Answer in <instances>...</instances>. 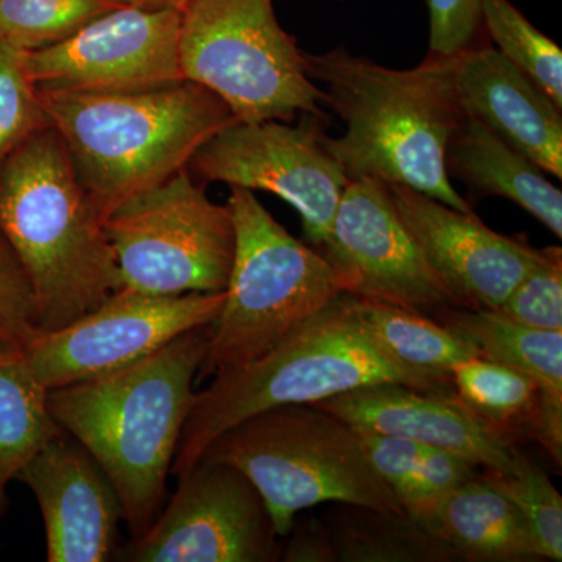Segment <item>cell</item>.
Instances as JSON below:
<instances>
[{
  "label": "cell",
  "mask_w": 562,
  "mask_h": 562,
  "mask_svg": "<svg viewBox=\"0 0 562 562\" xmlns=\"http://www.w3.org/2000/svg\"><path fill=\"white\" fill-rule=\"evenodd\" d=\"M211 325L120 371L49 391L52 417L109 476L132 538L149 530L161 512Z\"/></svg>",
  "instance_id": "obj_1"
},
{
  "label": "cell",
  "mask_w": 562,
  "mask_h": 562,
  "mask_svg": "<svg viewBox=\"0 0 562 562\" xmlns=\"http://www.w3.org/2000/svg\"><path fill=\"white\" fill-rule=\"evenodd\" d=\"M313 80L346 124L325 139L350 180L412 188L454 210L472 211L447 169L450 139L465 120L449 57L430 55L413 69H390L346 50L306 54Z\"/></svg>",
  "instance_id": "obj_2"
},
{
  "label": "cell",
  "mask_w": 562,
  "mask_h": 562,
  "mask_svg": "<svg viewBox=\"0 0 562 562\" xmlns=\"http://www.w3.org/2000/svg\"><path fill=\"white\" fill-rule=\"evenodd\" d=\"M0 235L31 280L43 333L60 330L121 290L101 214L52 127L0 162Z\"/></svg>",
  "instance_id": "obj_3"
},
{
  "label": "cell",
  "mask_w": 562,
  "mask_h": 562,
  "mask_svg": "<svg viewBox=\"0 0 562 562\" xmlns=\"http://www.w3.org/2000/svg\"><path fill=\"white\" fill-rule=\"evenodd\" d=\"M38 94L102 221L190 169L203 144L236 122L227 103L188 80L146 91Z\"/></svg>",
  "instance_id": "obj_4"
},
{
  "label": "cell",
  "mask_w": 562,
  "mask_h": 562,
  "mask_svg": "<svg viewBox=\"0 0 562 562\" xmlns=\"http://www.w3.org/2000/svg\"><path fill=\"white\" fill-rule=\"evenodd\" d=\"M214 376L192 402L172 462L176 476L190 471L222 432L276 406L321 403L379 383L453 390L452 380L412 371L384 355L355 316L349 292L303 322L262 357Z\"/></svg>",
  "instance_id": "obj_5"
},
{
  "label": "cell",
  "mask_w": 562,
  "mask_h": 562,
  "mask_svg": "<svg viewBox=\"0 0 562 562\" xmlns=\"http://www.w3.org/2000/svg\"><path fill=\"white\" fill-rule=\"evenodd\" d=\"M202 458L232 465L250 480L277 536L290 535L294 517L321 503L405 513L373 471L358 432L316 403L254 414L217 436Z\"/></svg>",
  "instance_id": "obj_6"
},
{
  "label": "cell",
  "mask_w": 562,
  "mask_h": 562,
  "mask_svg": "<svg viewBox=\"0 0 562 562\" xmlns=\"http://www.w3.org/2000/svg\"><path fill=\"white\" fill-rule=\"evenodd\" d=\"M235 258L198 379L241 368L353 290L349 273L273 220L254 191L231 187Z\"/></svg>",
  "instance_id": "obj_7"
},
{
  "label": "cell",
  "mask_w": 562,
  "mask_h": 562,
  "mask_svg": "<svg viewBox=\"0 0 562 562\" xmlns=\"http://www.w3.org/2000/svg\"><path fill=\"white\" fill-rule=\"evenodd\" d=\"M179 54L183 79L216 94L238 122L325 120L327 95L272 0H195L181 14Z\"/></svg>",
  "instance_id": "obj_8"
},
{
  "label": "cell",
  "mask_w": 562,
  "mask_h": 562,
  "mask_svg": "<svg viewBox=\"0 0 562 562\" xmlns=\"http://www.w3.org/2000/svg\"><path fill=\"white\" fill-rule=\"evenodd\" d=\"M103 231L116 255L121 290H227L236 246L232 211L211 201L190 169L122 203L105 217Z\"/></svg>",
  "instance_id": "obj_9"
},
{
  "label": "cell",
  "mask_w": 562,
  "mask_h": 562,
  "mask_svg": "<svg viewBox=\"0 0 562 562\" xmlns=\"http://www.w3.org/2000/svg\"><path fill=\"white\" fill-rule=\"evenodd\" d=\"M321 121L303 114L297 125L233 122L203 144L190 168L206 181L279 195L297 210L306 238L322 251L350 179L328 150Z\"/></svg>",
  "instance_id": "obj_10"
},
{
  "label": "cell",
  "mask_w": 562,
  "mask_h": 562,
  "mask_svg": "<svg viewBox=\"0 0 562 562\" xmlns=\"http://www.w3.org/2000/svg\"><path fill=\"white\" fill-rule=\"evenodd\" d=\"M225 291L150 295L120 290L60 330L41 333L25 360L47 390L120 371L220 316Z\"/></svg>",
  "instance_id": "obj_11"
},
{
  "label": "cell",
  "mask_w": 562,
  "mask_h": 562,
  "mask_svg": "<svg viewBox=\"0 0 562 562\" xmlns=\"http://www.w3.org/2000/svg\"><path fill=\"white\" fill-rule=\"evenodd\" d=\"M149 530L120 546L127 562H269L277 532L260 492L224 462L199 460Z\"/></svg>",
  "instance_id": "obj_12"
},
{
  "label": "cell",
  "mask_w": 562,
  "mask_h": 562,
  "mask_svg": "<svg viewBox=\"0 0 562 562\" xmlns=\"http://www.w3.org/2000/svg\"><path fill=\"white\" fill-rule=\"evenodd\" d=\"M181 14L120 7L68 38L25 52V69L40 91L133 92L183 81Z\"/></svg>",
  "instance_id": "obj_13"
},
{
  "label": "cell",
  "mask_w": 562,
  "mask_h": 562,
  "mask_svg": "<svg viewBox=\"0 0 562 562\" xmlns=\"http://www.w3.org/2000/svg\"><path fill=\"white\" fill-rule=\"evenodd\" d=\"M322 254L349 273L355 297L436 321L450 310L464 308L428 265L383 181H349Z\"/></svg>",
  "instance_id": "obj_14"
},
{
  "label": "cell",
  "mask_w": 562,
  "mask_h": 562,
  "mask_svg": "<svg viewBox=\"0 0 562 562\" xmlns=\"http://www.w3.org/2000/svg\"><path fill=\"white\" fill-rule=\"evenodd\" d=\"M387 188L428 265L464 308H501L541 258V250L491 231L472 211L401 184Z\"/></svg>",
  "instance_id": "obj_15"
},
{
  "label": "cell",
  "mask_w": 562,
  "mask_h": 562,
  "mask_svg": "<svg viewBox=\"0 0 562 562\" xmlns=\"http://www.w3.org/2000/svg\"><path fill=\"white\" fill-rule=\"evenodd\" d=\"M38 502L47 561L106 562L120 549L124 508L98 461L68 432L47 442L18 475Z\"/></svg>",
  "instance_id": "obj_16"
},
{
  "label": "cell",
  "mask_w": 562,
  "mask_h": 562,
  "mask_svg": "<svg viewBox=\"0 0 562 562\" xmlns=\"http://www.w3.org/2000/svg\"><path fill=\"white\" fill-rule=\"evenodd\" d=\"M316 405L357 431L395 436L447 450L487 471L512 469V443L502 441L464 408L453 390L424 391L379 383Z\"/></svg>",
  "instance_id": "obj_17"
},
{
  "label": "cell",
  "mask_w": 562,
  "mask_h": 562,
  "mask_svg": "<svg viewBox=\"0 0 562 562\" xmlns=\"http://www.w3.org/2000/svg\"><path fill=\"white\" fill-rule=\"evenodd\" d=\"M449 58L465 116L482 121L543 172L562 179L560 106L497 49L471 46Z\"/></svg>",
  "instance_id": "obj_18"
},
{
  "label": "cell",
  "mask_w": 562,
  "mask_h": 562,
  "mask_svg": "<svg viewBox=\"0 0 562 562\" xmlns=\"http://www.w3.org/2000/svg\"><path fill=\"white\" fill-rule=\"evenodd\" d=\"M442 324L479 347L482 357L522 372L541 392L535 439L562 462V331L538 330L492 310L454 308Z\"/></svg>",
  "instance_id": "obj_19"
},
{
  "label": "cell",
  "mask_w": 562,
  "mask_h": 562,
  "mask_svg": "<svg viewBox=\"0 0 562 562\" xmlns=\"http://www.w3.org/2000/svg\"><path fill=\"white\" fill-rule=\"evenodd\" d=\"M416 522L464 560H542L522 513L483 472L454 487Z\"/></svg>",
  "instance_id": "obj_20"
},
{
  "label": "cell",
  "mask_w": 562,
  "mask_h": 562,
  "mask_svg": "<svg viewBox=\"0 0 562 562\" xmlns=\"http://www.w3.org/2000/svg\"><path fill=\"white\" fill-rule=\"evenodd\" d=\"M447 169L482 195L509 199L562 238V192L522 151L465 116L447 149Z\"/></svg>",
  "instance_id": "obj_21"
},
{
  "label": "cell",
  "mask_w": 562,
  "mask_h": 562,
  "mask_svg": "<svg viewBox=\"0 0 562 562\" xmlns=\"http://www.w3.org/2000/svg\"><path fill=\"white\" fill-rule=\"evenodd\" d=\"M357 432L373 471L414 520H419L449 492L482 469L458 454L409 439Z\"/></svg>",
  "instance_id": "obj_22"
},
{
  "label": "cell",
  "mask_w": 562,
  "mask_h": 562,
  "mask_svg": "<svg viewBox=\"0 0 562 562\" xmlns=\"http://www.w3.org/2000/svg\"><path fill=\"white\" fill-rule=\"evenodd\" d=\"M353 312L379 349L412 371L452 380L458 366L482 357L471 339L424 314L355 295Z\"/></svg>",
  "instance_id": "obj_23"
},
{
  "label": "cell",
  "mask_w": 562,
  "mask_h": 562,
  "mask_svg": "<svg viewBox=\"0 0 562 562\" xmlns=\"http://www.w3.org/2000/svg\"><path fill=\"white\" fill-rule=\"evenodd\" d=\"M52 417L49 390L36 379L25 355L0 360V520L9 509L7 487L36 453L60 436Z\"/></svg>",
  "instance_id": "obj_24"
},
{
  "label": "cell",
  "mask_w": 562,
  "mask_h": 562,
  "mask_svg": "<svg viewBox=\"0 0 562 562\" xmlns=\"http://www.w3.org/2000/svg\"><path fill=\"white\" fill-rule=\"evenodd\" d=\"M452 384L461 405L502 441L513 446L519 435L535 439L541 392L522 372L476 357L454 369Z\"/></svg>",
  "instance_id": "obj_25"
},
{
  "label": "cell",
  "mask_w": 562,
  "mask_h": 562,
  "mask_svg": "<svg viewBox=\"0 0 562 562\" xmlns=\"http://www.w3.org/2000/svg\"><path fill=\"white\" fill-rule=\"evenodd\" d=\"M330 530L338 561L442 562L458 560L449 546L436 539L405 513L376 512L346 505Z\"/></svg>",
  "instance_id": "obj_26"
},
{
  "label": "cell",
  "mask_w": 562,
  "mask_h": 562,
  "mask_svg": "<svg viewBox=\"0 0 562 562\" xmlns=\"http://www.w3.org/2000/svg\"><path fill=\"white\" fill-rule=\"evenodd\" d=\"M482 22L498 52L562 109V52L509 0H480Z\"/></svg>",
  "instance_id": "obj_27"
},
{
  "label": "cell",
  "mask_w": 562,
  "mask_h": 562,
  "mask_svg": "<svg viewBox=\"0 0 562 562\" xmlns=\"http://www.w3.org/2000/svg\"><path fill=\"white\" fill-rule=\"evenodd\" d=\"M122 0H0V44L32 52L60 43Z\"/></svg>",
  "instance_id": "obj_28"
},
{
  "label": "cell",
  "mask_w": 562,
  "mask_h": 562,
  "mask_svg": "<svg viewBox=\"0 0 562 562\" xmlns=\"http://www.w3.org/2000/svg\"><path fill=\"white\" fill-rule=\"evenodd\" d=\"M483 475L522 513L535 536L542 560H562V497L538 464L513 450L512 469Z\"/></svg>",
  "instance_id": "obj_29"
},
{
  "label": "cell",
  "mask_w": 562,
  "mask_h": 562,
  "mask_svg": "<svg viewBox=\"0 0 562 562\" xmlns=\"http://www.w3.org/2000/svg\"><path fill=\"white\" fill-rule=\"evenodd\" d=\"M50 127L25 52L0 44V162L32 135Z\"/></svg>",
  "instance_id": "obj_30"
},
{
  "label": "cell",
  "mask_w": 562,
  "mask_h": 562,
  "mask_svg": "<svg viewBox=\"0 0 562 562\" xmlns=\"http://www.w3.org/2000/svg\"><path fill=\"white\" fill-rule=\"evenodd\" d=\"M506 319L538 328L562 331V250L547 247L501 308L492 310Z\"/></svg>",
  "instance_id": "obj_31"
},
{
  "label": "cell",
  "mask_w": 562,
  "mask_h": 562,
  "mask_svg": "<svg viewBox=\"0 0 562 562\" xmlns=\"http://www.w3.org/2000/svg\"><path fill=\"white\" fill-rule=\"evenodd\" d=\"M41 333L31 280L0 235V360L25 353Z\"/></svg>",
  "instance_id": "obj_32"
},
{
  "label": "cell",
  "mask_w": 562,
  "mask_h": 562,
  "mask_svg": "<svg viewBox=\"0 0 562 562\" xmlns=\"http://www.w3.org/2000/svg\"><path fill=\"white\" fill-rule=\"evenodd\" d=\"M430 50L436 57H453L469 49L482 27L480 0H427Z\"/></svg>",
  "instance_id": "obj_33"
},
{
  "label": "cell",
  "mask_w": 562,
  "mask_h": 562,
  "mask_svg": "<svg viewBox=\"0 0 562 562\" xmlns=\"http://www.w3.org/2000/svg\"><path fill=\"white\" fill-rule=\"evenodd\" d=\"M283 560L294 562L338 561L330 530L317 522L305 525V528L292 536L290 546L283 553Z\"/></svg>",
  "instance_id": "obj_34"
},
{
  "label": "cell",
  "mask_w": 562,
  "mask_h": 562,
  "mask_svg": "<svg viewBox=\"0 0 562 562\" xmlns=\"http://www.w3.org/2000/svg\"><path fill=\"white\" fill-rule=\"evenodd\" d=\"M125 5L151 10H176L184 13L195 0H122Z\"/></svg>",
  "instance_id": "obj_35"
}]
</instances>
